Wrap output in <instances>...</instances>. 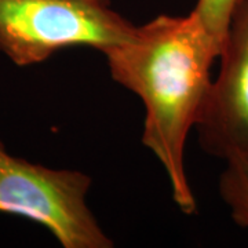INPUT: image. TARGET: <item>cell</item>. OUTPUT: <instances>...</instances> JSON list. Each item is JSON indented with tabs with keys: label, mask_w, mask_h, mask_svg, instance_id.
Here are the masks:
<instances>
[{
	"label": "cell",
	"mask_w": 248,
	"mask_h": 248,
	"mask_svg": "<svg viewBox=\"0 0 248 248\" xmlns=\"http://www.w3.org/2000/svg\"><path fill=\"white\" fill-rule=\"evenodd\" d=\"M101 53L112 79L141 98L142 143L163 166L178 208L193 214L197 205L185 171V145L208 95L219 47L192 11L153 18L137 27L130 40Z\"/></svg>",
	"instance_id": "obj_1"
},
{
	"label": "cell",
	"mask_w": 248,
	"mask_h": 248,
	"mask_svg": "<svg viewBox=\"0 0 248 248\" xmlns=\"http://www.w3.org/2000/svg\"><path fill=\"white\" fill-rule=\"evenodd\" d=\"M137 27L95 0H0V53L32 66L69 47L99 51L125 43Z\"/></svg>",
	"instance_id": "obj_2"
},
{
	"label": "cell",
	"mask_w": 248,
	"mask_h": 248,
	"mask_svg": "<svg viewBox=\"0 0 248 248\" xmlns=\"http://www.w3.org/2000/svg\"><path fill=\"white\" fill-rule=\"evenodd\" d=\"M91 178L16 157L0 141V214L45 226L63 248H110L87 205Z\"/></svg>",
	"instance_id": "obj_3"
},
{
	"label": "cell",
	"mask_w": 248,
	"mask_h": 248,
	"mask_svg": "<svg viewBox=\"0 0 248 248\" xmlns=\"http://www.w3.org/2000/svg\"><path fill=\"white\" fill-rule=\"evenodd\" d=\"M219 58L196 130L204 152L225 160L248 152V0L233 11Z\"/></svg>",
	"instance_id": "obj_4"
},
{
	"label": "cell",
	"mask_w": 248,
	"mask_h": 248,
	"mask_svg": "<svg viewBox=\"0 0 248 248\" xmlns=\"http://www.w3.org/2000/svg\"><path fill=\"white\" fill-rule=\"evenodd\" d=\"M219 177V195L233 221L248 229V152L231 155Z\"/></svg>",
	"instance_id": "obj_5"
},
{
	"label": "cell",
	"mask_w": 248,
	"mask_h": 248,
	"mask_svg": "<svg viewBox=\"0 0 248 248\" xmlns=\"http://www.w3.org/2000/svg\"><path fill=\"white\" fill-rule=\"evenodd\" d=\"M240 0H197L193 11L199 17L207 35L222 51L231 18Z\"/></svg>",
	"instance_id": "obj_6"
},
{
	"label": "cell",
	"mask_w": 248,
	"mask_h": 248,
	"mask_svg": "<svg viewBox=\"0 0 248 248\" xmlns=\"http://www.w3.org/2000/svg\"><path fill=\"white\" fill-rule=\"evenodd\" d=\"M95 1H102V3H109V0H95Z\"/></svg>",
	"instance_id": "obj_7"
}]
</instances>
